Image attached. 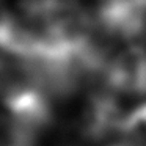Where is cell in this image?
I'll list each match as a JSON object with an SVG mask.
<instances>
[{
	"label": "cell",
	"instance_id": "6da1fadb",
	"mask_svg": "<svg viewBox=\"0 0 146 146\" xmlns=\"http://www.w3.org/2000/svg\"><path fill=\"white\" fill-rule=\"evenodd\" d=\"M3 107L16 141L30 145L52 121L49 94L32 80L7 85Z\"/></svg>",
	"mask_w": 146,
	"mask_h": 146
},
{
	"label": "cell",
	"instance_id": "7a4b0ae2",
	"mask_svg": "<svg viewBox=\"0 0 146 146\" xmlns=\"http://www.w3.org/2000/svg\"><path fill=\"white\" fill-rule=\"evenodd\" d=\"M93 22L111 39L130 42L146 36V0H99Z\"/></svg>",
	"mask_w": 146,
	"mask_h": 146
},
{
	"label": "cell",
	"instance_id": "3957f363",
	"mask_svg": "<svg viewBox=\"0 0 146 146\" xmlns=\"http://www.w3.org/2000/svg\"><path fill=\"white\" fill-rule=\"evenodd\" d=\"M126 115L116 94L104 88L88 96L80 111V132L90 141H104L121 132Z\"/></svg>",
	"mask_w": 146,
	"mask_h": 146
},
{
	"label": "cell",
	"instance_id": "277c9868",
	"mask_svg": "<svg viewBox=\"0 0 146 146\" xmlns=\"http://www.w3.org/2000/svg\"><path fill=\"white\" fill-rule=\"evenodd\" d=\"M119 133L126 146H146V102L124 116Z\"/></svg>",
	"mask_w": 146,
	"mask_h": 146
},
{
	"label": "cell",
	"instance_id": "5b68a950",
	"mask_svg": "<svg viewBox=\"0 0 146 146\" xmlns=\"http://www.w3.org/2000/svg\"><path fill=\"white\" fill-rule=\"evenodd\" d=\"M7 80H8V68L2 58H0V90L7 88Z\"/></svg>",
	"mask_w": 146,
	"mask_h": 146
}]
</instances>
